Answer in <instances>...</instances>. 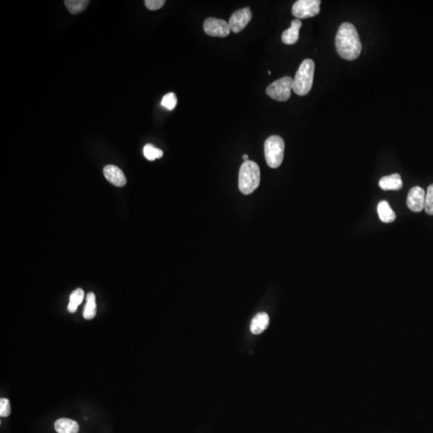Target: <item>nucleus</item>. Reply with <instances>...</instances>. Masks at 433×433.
Instances as JSON below:
<instances>
[{"label":"nucleus","mask_w":433,"mask_h":433,"mask_svg":"<svg viewBox=\"0 0 433 433\" xmlns=\"http://www.w3.org/2000/svg\"><path fill=\"white\" fill-rule=\"evenodd\" d=\"M89 0H66L65 6L72 14H78L83 12L89 5Z\"/></svg>","instance_id":"18"},{"label":"nucleus","mask_w":433,"mask_h":433,"mask_svg":"<svg viewBox=\"0 0 433 433\" xmlns=\"http://www.w3.org/2000/svg\"><path fill=\"white\" fill-rule=\"evenodd\" d=\"M261 180L259 166L252 161L242 164L239 170V188L241 193L249 195L253 193L258 186Z\"/></svg>","instance_id":"2"},{"label":"nucleus","mask_w":433,"mask_h":433,"mask_svg":"<svg viewBox=\"0 0 433 433\" xmlns=\"http://www.w3.org/2000/svg\"><path fill=\"white\" fill-rule=\"evenodd\" d=\"M252 19V12L250 8H246L238 10L231 15L229 20L230 30L235 33L242 32L247 26Z\"/></svg>","instance_id":"8"},{"label":"nucleus","mask_w":433,"mask_h":433,"mask_svg":"<svg viewBox=\"0 0 433 433\" xmlns=\"http://www.w3.org/2000/svg\"><path fill=\"white\" fill-rule=\"evenodd\" d=\"M302 27V22L296 19L292 20V26L285 31L282 35V40L284 44L292 45L299 40V30Z\"/></svg>","instance_id":"11"},{"label":"nucleus","mask_w":433,"mask_h":433,"mask_svg":"<svg viewBox=\"0 0 433 433\" xmlns=\"http://www.w3.org/2000/svg\"><path fill=\"white\" fill-rule=\"evenodd\" d=\"M335 46L338 53L342 59L354 61L360 56L362 51L361 41L353 24L343 23L341 25L335 37Z\"/></svg>","instance_id":"1"},{"label":"nucleus","mask_w":433,"mask_h":433,"mask_svg":"<svg viewBox=\"0 0 433 433\" xmlns=\"http://www.w3.org/2000/svg\"><path fill=\"white\" fill-rule=\"evenodd\" d=\"M97 314V303H96V296L93 292L87 295V303H86L85 308L83 310V318L85 320H92Z\"/></svg>","instance_id":"16"},{"label":"nucleus","mask_w":433,"mask_h":433,"mask_svg":"<svg viewBox=\"0 0 433 433\" xmlns=\"http://www.w3.org/2000/svg\"><path fill=\"white\" fill-rule=\"evenodd\" d=\"M314 63L312 60L303 61L295 74L293 91L299 96H305L310 93L314 80Z\"/></svg>","instance_id":"3"},{"label":"nucleus","mask_w":433,"mask_h":433,"mask_svg":"<svg viewBox=\"0 0 433 433\" xmlns=\"http://www.w3.org/2000/svg\"><path fill=\"white\" fill-rule=\"evenodd\" d=\"M269 323H270V318L267 313H258L252 320L250 331L254 335H259L267 329Z\"/></svg>","instance_id":"13"},{"label":"nucleus","mask_w":433,"mask_h":433,"mask_svg":"<svg viewBox=\"0 0 433 433\" xmlns=\"http://www.w3.org/2000/svg\"><path fill=\"white\" fill-rule=\"evenodd\" d=\"M377 212H378L379 218L384 223H391L395 221L396 218L395 212L386 200H382L379 203Z\"/></svg>","instance_id":"15"},{"label":"nucleus","mask_w":433,"mask_h":433,"mask_svg":"<svg viewBox=\"0 0 433 433\" xmlns=\"http://www.w3.org/2000/svg\"><path fill=\"white\" fill-rule=\"evenodd\" d=\"M205 33L214 37H225L230 33V27L229 23L223 19H216V18H208L206 19L203 24Z\"/></svg>","instance_id":"7"},{"label":"nucleus","mask_w":433,"mask_h":433,"mask_svg":"<svg viewBox=\"0 0 433 433\" xmlns=\"http://www.w3.org/2000/svg\"><path fill=\"white\" fill-rule=\"evenodd\" d=\"M146 8L151 11H156V10L160 9L165 5V0H146L145 1Z\"/></svg>","instance_id":"23"},{"label":"nucleus","mask_w":433,"mask_h":433,"mask_svg":"<svg viewBox=\"0 0 433 433\" xmlns=\"http://www.w3.org/2000/svg\"><path fill=\"white\" fill-rule=\"evenodd\" d=\"M144 155L146 157V159L149 161H154L155 159H159L163 156L162 150L160 149H157L152 145H146L144 147Z\"/></svg>","instance_id":"19"},{"label":"nucleus","mask_w":433,"mask_h":433,"mask_svg":"<svg viewBox=\"0 0 433 433\" xmlns=\"http://www.w3.org/2000/svg\"><path fill=\"white\" fill-rule=\"evenodd\" d=\"M11 414V405L9 399L6 398L0 399V416L1 417H8Z\"/></svg>","instance_id":"22"},{"label":"nucleus","mask_w":433,"mask_h":433,"mask_svg":"<svg viewBox=\"0 0 433 433\" xmlns=\"http://www.w3.org/2000/svg\"><path fill=\"white\" fill-rule=\"evenodd\" d=\"M178 104V99L174 93H169L165 95L161 100V105L168 110H172Z\"/></svg>","instance_id":"21"},{"label":"nucleus","mask_w":433,"mask_h":433,"mask_svg":"<svg viewBox=\"0 0 433 433\" xmlns=\"http://www.w3.org/2000/svg\"><path fill=\"white\" fill-rule=\"evenodd\" d=\"M268 74H269V75H271V71H269Z\"/></svg>","instance_id":"25"},{"label":"nucleus","mask_w":433,"mask_h":433,"mask_svg":"<svg viewBox=\"0 0 433 433\" xmlns=\"http://www.w3.org/2000/svg\"><path fill=\"white\" fill-rule=\"evenodd\" d=\"M54 427L58 433H78L80 430L77 422L67 418L57 420Z\"/></svg>","instance_id":"14"},{"label":"nucleus","mask_w":433,"mask_h":433,"mask_svg":"<svg viewBox=\"0 0 433 433\" xmlns=\"http://www.w3.org/2000/svg\"><path fill=\"white\" fill-rule=\"evenodd\" d=\"M293 87V78L284 76L267 87V94L278 101H286L291 97Z\"/></svg>","instance_id":"5"},{"label":"nucleus","mask_w":433,"mask_h":433,"mask_svg":"<svg viewBox=\"0 0 433 433\" xmlns=\"http://www.w3.org/2000/svg\"><path fill=\"white\" fill-rule=\"evenodd\" d=\"M425 191L419 186H415L409 191L407 198L408 207L413 212H421L424 210Z\"/></svg>","instance_id":"9"},{"label":"nucleus","mask_w":433,"mask_h":433,"mask_svg":"<svg viewBox=\"0 0 433 433\" xmlns=\"http://www.w3.org/2000/svg\"><path fill=\"white\" fill-rule=\"evenodd\" d=\"M285 143L279 136H271L267 139L264 145L266 161L271 168H278L282 165L284 157Z\"/></svg>","instance_id":"4"},{"label":"nucleus","mask_w":433,"mask_h":433,"mask_svg":"<svg viewBox=\"0 0 433 433\" xmlns=\"http://www.w3.org/2000/svg\"><path fill=\"white\" fill-rule=\"evenodd\" d=\"M104 175L107 180L114 186L122 187L126 185V178L121 168L115 165H106L104 168Z\"/></svg>","instance_id":"10"},{"label":"nucleus","mask_w":433,"mask_h":433,"mask_svg":"<svg viewBox=\"0 0 433 433\" xmlns=\"http://www.w3.org/2000/svg\"><path fill=\"white\" fill-rule=\"evenodd\" d=\"M320 0H299L292 7V14L299 19L314 17L320 12Z\"/></svg>","instance_id":"6"},{"label":"nucleus","mask_w":433,"mask_h":433,"mask_svg":"<svg viewBox=\"0 0 433 433\" xmlns=\"http://www.w3.org/2000/svg\"><path fill=\"white\" fill-rule=\"evenodd\" d=\"M379 186L384 190H399L403 186V182L399 174H394L381 178Z\"/></svg>","instance_id":"12"},{"label":"nucleus","mask_w":433,"mask_h":433,"mask_svg":"<svg viewBox=\"0 0 433 433\" xmlns=\"http://www.w3.org/2000/svg\"><path fill=\"white\" fill-rule=\"evenodd\" d=\"M243 160H244V162L249 161V157H248V155H246V154L243 155Z\"/></svg>","instance_id":"24"},{"label":"nucleus","mask_w":433,"mask_h":433,"mask_svg":"<svg viewBox=\"0 0 433 433\" xmlns=\"http://www.w3.org/2000/svg\"><path fill=\"white\" fill-rule=\"evenodd\" d=\"M84 298V292L83 290L78 288L72 292L70 295V300L68 306V310L70 313H75L77 310L78 306L82 303Z\"/></svg>","instance_id":"17"},{"label":"nucleus","mask_w":433,"mask_h":433,"mask_svg":"<svg viewBox=\"0 0 433 433\" xmlns=\"http://www.w3.org/2000/svg\"><path fill=\"white\" fill-rule=\"evenodd\" d=\"M424 210L429 215H433V184L427 188L424 201Z\"/></svg>","instance_id":"20"}]
</instances>
